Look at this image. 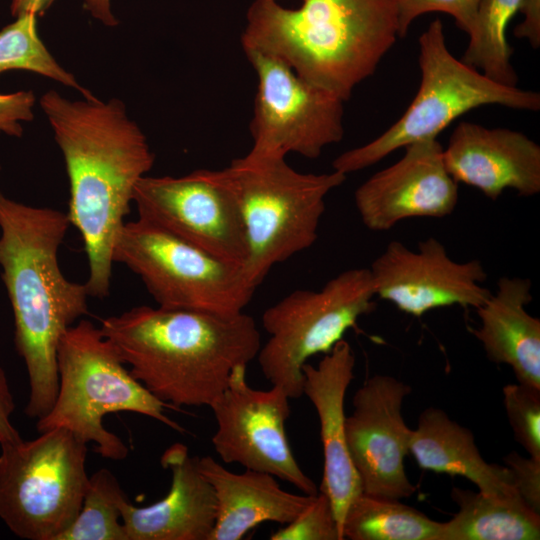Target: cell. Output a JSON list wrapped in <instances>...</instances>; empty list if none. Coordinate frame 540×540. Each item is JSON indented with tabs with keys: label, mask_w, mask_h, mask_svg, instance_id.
Instances as JSON below:
<instances>
[{
	"label": "cell",
	"mask_w": 540,
	"mask_h": 540,
	"mask_svg": "<svg viewBox=\"0 0 540 540\" xmlns=\"http://www.w3.org/2000/svg\"><path fill=\"white\" fill-rule=\"evenodd\" d=\"M62 152L69 181L70 224L80 233L88 260L89 296L110 293L113 248L138 182L155 155L123 101L91 94L79 100L48 90L39 99Z\"/></svg>",
	"instance_id": "cell-1"
},
{
	"label": "cell",
	"mask_w": 540,
	"mask_h": 540,
	"mask_svg": "<svg viewBox=\"0 0 540 540\" xmlns=\"http://www.w3.org/2000/svg\"><path fill=\"white\" fill-rule=\"evenodd\" d=\"M67 213L27 205L0 192V268L14 317L15 347L29 381L25 414L40 419L58 391L57 350L64 333L88 313L85 283L68 280L58 251Z\"/></svg>",
	"instance_id": "cell-2"
},
{
	"label": "cell",
	"mask_w": 540,
	"mask_h": 540,
	"mask_svg": "<svg viewBox=\"0 0 540 540\" xmlns=\"http://www.w3.org/2000/svg\"><path fill=\"white\" fill-rule=\"evenodd\" d=\"M102 334L129 371L172 408L210 405L237 366L261 347L254 318L244 312H208L137 306L101 320Z\"/></svg>",
	"instance_id": "cell-3"
},
{
	"label": "cell",
	"mask_w": 540,
	"mask_h": 540,
	"mask_svg": "<svg viewBox=\"0 0 540 540\" xmlns=\"http://www.w3.org/2000/svg\"><path fill=\"white\" fill-rule=\"evenodd\" d=\"M398 37L396 0H302L294 9L254 0L241 44L347 101Z\"/></svg>",
	"instance_id": "cell-4"
},
{
	"label": "cell",
	"mask_w": 540,
	"mask_h": 540,
	"mask_svg": "<svg viewBox=\"0 0 540 540\" xmlns=\"http://www.w3.org/2000/svg\"><path fill=\"white\" fill-rule=\"evenodd\" d=\"M58 391L48 413L36 422L39 432L62 428L95 452L123 460L128 447L104 427L103 418L114 412H133L153 418L173 430L184 428L165 414L172 408L152 395L133 377L114 345L99 327L86 319L72 325L57 350Z\"/></svg>",
	"instance_id": "cell-5"
},
{
	"label": "cell",
	"mask_w": 540,
	"mask_h": 540,
	"mask_svg": "<svg viewBox=\"0 0 540 540\" xmlns=\"http://www.w3.org/2000/svg\"><path fill=\"white\" fill-rule=\"evenodd\" d=\"M224 169L246 232L248 257L243 270L257 288L275 265L314 244L325 198L347 175L336 170L299 172L285 155L251 150Z\"/></svg>",
	"instance_id": "cell-6"
},
{
	"label": "cell",
	"mask_w": 540,
	"mask_h": 540,
	"mask_svg": "<svg viewBox=\"0 0 540 540\" xmlns=\"http://www.w3.org/2000/svg\"><path fill=\"white\" fill-rule=\"evenodd\" d=\"M418 62L420 86L404 114L374 140L336 157L333 170L347 175L376 164L399 148L435 139L455 119L483 105L540 109L538 92L499 83L456 59L446 45L439 19L419 37Z\"/></svg>",
	"instance_id": "cell-7"
},
{
	"label": "cell",
	"mask_w": 540,
	"mask_h": 540,
	"mask_svg": "<svg viewBox=\"0 0 540 540\" xmlns=\"http://www.w3.org/2000/svg\"><path fill=\"white\" fill-rule=\"evenodd\" d=\"M87 444L62 428L1 445L0 518L27 540H58L88 486Z\"/></svg>",
	"instance_id": "cell-8"
},
{
	"label": "cell",
	"mask_w": 540,
	"mask_h": 540,
	"mask_svg": "<svg viewBox=\"0 0 540 540\" xmlns=\"http://www.w3.org/2000/svg\"><path fill=\"white\" fill-rule=\"evenodd\" d=\"M369 268H353L331 278L319 291L295 290L268 307L262 325L269 338L257 360L264 377L291 399L303 395V366L328 353L358 319L375 308Z\"/></svg>",
	"instance_id": "cell-9"
},
{
	"label": "cell",
	"mask_w": 540,
	"mask_h": 540,
	"mask_svg": "<svg viewBox=\"0 0 540 540\" xmlns=\"http://www.w3.org/2000/svg\"><path fill=\"white\" fill-rule=\"evenodd\" d=\"M113 262L136 274L159 307L242 313L256 288L243 267L224 261L141 219L125 222Z\"/></svg>",
	"instance_id": "cell-10"
},
{
	"label": "cell",
	"mask_w": 540,
	"mask_h": 540,
	"mask_svg": "<svg viewBox=\"0 0 540 540\" xmlns=\"http://www.w3.org/2000/svg\"><path fill=\"white\" fill-rule=\"evenodd\" d=\"M133 203L138 218L229 263L243 267L248 244L225 169L143 177Z\"/></svg>",
	"instance_id": "cell-11"
},
{
	"label": "cell",
	"mask_w": 540,
	"mask_h": 540,
	"mask_svg": "<svg viewBox=\"0 0 540 540\" xmlns=\"http://www.w3.org/2000/svg\"><path fill=\"white\" fill-rule=\"evenodd\" d=\"M257 77L251 151L316 159L344 136V102L273 56L244 50Z\"/></svg>",
	"instance_id": "cell-12"
},
{
	"label": "cell",
	"mask_w": 540,
	"mask_h": 540,
	"mask_svg": "<svg viewBox=\"0 0 540 540\" xmlns=\"http://www.w3.org/2000/svg\"><path fill=\"white\" fill-rule=\"evenodd\" d=\"M246 370L235 367L226 389L209 407L217 423L211 439L215 452L224 463L271 474L303 494L316 495V484L299 466L288 441L291 398L278 385L252 388Z\"/></svg>",
	"instance_id": "cell-13"
},
{
	"label": "cell",
	"mask_w": 540,
	"mask_h": 540,
	"mask_svg": "<svg viewBox=\"0 0 540 540\" xmlns=\"http://www.w3.org/2000/svg\"><path fill=\"white\" fill-rule=\"evenodd\" d=\"M410 393L408 384L375 374L354 394V409L345 421L346 442L364 493L402 499L416 491L404 468L412 429L402 406Z\"/></svg>",
	"instance_id": "cell-14"
},
{
	"label": "cell",
	"mask_w": 540,
	"mask_h": 540,
	"mask_svg": "<svg viewBox=\"0 0 540 540\" xmlns=\"http://www.w3.org/2000/svg\"><path fill=\"white\" fill-rule=\"evenodd\" d=\"M369 269L376 296L414 317L453 305L476 309L491 295L481 285V261H454L434 237L419 242L418 251L391 241Z\"/></svg>",
	"instance_id": "cell-15"
},
{
	"label": "cell",
	"mask_w": 540,
	"mask_h": 540,
	"mask_svg": "<svg viewBox=\"0 0 540 540\" xmlns=\"http://www.w3.org/2000/svg\"><path fill=\"white\" fill-rule=\"evenodd\" d=\"M404 148L400 160L372 175L355 191L356 209L371 231H388L410 218H442L457 206L458 183L446 169L437 138Z\"/></svg>",
	"instance_id": "cell-16"
},
{
	"label": "cell",
	"mask_w": 540,
	"mask_h": 540,
	"mask_svg": "<svg viewBox=\"0 0 540 540\" xmlns=\"http://www.w3.org/2000/svg\"><path fill=\"white\" fill-rule=\"evenodd\" d=\"M443 159L457 183L497 200L504 190L530 197L540 192V146L519 131L464 121L453 130Z\"/></svg>",
	"instance_id": "cell-17"
},
{
	"label": "cell",
	"mask_w": 540,
	"mask_h": 540,
	"mask_svg": "<svg viewBox=\"0 0 540 540\" xmlns=\"http://www.w3.org/2000/svg\"><path fill=\"white\" fill-rule=\"evenodd\" d=\"M354 367L353 349L344 339L324 354L317 366L308 362L303 366V395L314 406L320 423L324 457L320 491L330 499L340 532L349 504L362 492L345 432V395L354 378Z\"/></svg>",
	"instance_id": "cell-18"
},
{
	"label": "cell",
	"mask_w": 540,
	"mask_h": 540,
	"mask_svg": "<svg viewBox=\"0 0 540 540\" xmlns=\"http://www.w3.org/2000/svg\"><path fill=\"white\" fill-rule=\"evenodd\" d=\"M170 471L171 485L161 500L137 507L121 504L127 540H210L216 523V498L211 484L182 443H174L161 456Z\"/></svg>",
	"instance_id": "cell-19"
},
{
	"label": "cell",
	"mask_w": 540,
	"mask_h": 540,
	"mask_svg": "<svg viewBox=\"0 0 540 540\" xmlns=\"http://www.w3.org/2000/svg\"><path fill=\"white\" fill-rule=\"evenodd\" d=\"M198 467L216 498V523L210 540H240L264 522L287 524L315 495L281 488L271 474L245 469L234 473L211 456L198 457Z\"/></svg>",
	"instance_id": "cell-20"
},
{
	"label": "cell",
	"mask_w": 540,
	"mask_h": 540,
	"mask_svg": "<svg viewBox=\"0 0 540 540\" xmlns=\"http://www.w3.org/2000/svg\"><path fill=\"white\" fill-rule=\"evenodd\" d=\"M529 278L501 277L497 291L476 312L471 332L487 358L511 367L518 383L540 390V320L526 311L532 301Z\"/></svg>",
	"instance_id": "cell-21"
},
{
	"label": "cell",
	"mask_w": 540,
	"mask_h": 540,
	"mask_svg": "<svg viewBox=\"0 0 540 540\" xmlns=\"http://www.w3.org/2000/svg\"><path fill=\"white\" fill-rule=\"evenodd\" d=\"M409 452L423 470L462 476L486 494H517L506 466L481 456L473 433L440 408L429 407L411 430Z\"/></svg>",
	"instance_id": "cell-22"
},
{
	"label": "cell",
	"mask_w": 540,
	"mask_h": 540,
	"mask_svg": "<svg viewBox=\"0 0 540 540\" xmlns=\"http://www.w3.org/2000/svg\"><path fill=\"white\" fill-rule=\"evenodd\" d=\"M459 510L441 522L438 540H538L540 513L518 494H486L453 487Z\"/></svg>",
	"instance_id": "cell-23"
},
{
	"label": "cell",
	"mask_w": 540,
	"mask_h": 540,
	"mask_svg": "<svg viewBox=\"0 0 540 540\" xmlns=\"http://www.w3.org/2000/svg\"><path fill=\"white\" fill-rule=\"evenodd\" d=\"M440 527L400 499L361 492L345 512L341 533L350 540H438Z\"/></svg>",
	"instance_id": "cell-24"
},
{
	"label": "cell",
	"mask_w": 540,
	"mask_h": 540,
	"mask_svg": "<svg viewBox=\"0 0 540 540\" xmlns=\"http://www.w3.org/2000/svg\"><path fill=\"white\" fill-rule=\"evenodd\" d=\"M521 0H480L462 61L487 77L516 86L518 77L510 62L512 50L506 39L509 21Z\"/></svg>",
	"instance_id": "cell-25"
},
{
	"label": "cell",
	"mask_w": 540,
	"mask_h": 540,
	"mask_svg": "<svg viewBox=\"0 0 540 540\" xmlns=\"http://www.w3.org/2000/svg\"><path fill=\"white\" fill-rule=\"evenodd\" d=\"M127 499L110 470H97L89 477L77 516L58 540H127L121 517Z\"/></svg>",
	"instance_id": "cell-26"
},
{
	"label": "cell",
	"mask_w": 540,
	"mask_h": 540,
	"mask_svg": "<svg viewBox=\"0 0 540 540\" xmlns=\"http://www.w3.org/2000/svg\"><path fill=\"white\" fill-rule=\"evenodd\" d=\"M13 70L39 74L76 89L83 96L92 94L53 57L40 38L37 16L32 14L15 17L0 30V75Z\"/></svg>",
	"instance_id": "cell-27"
},
{
	"label": "cell",
	"mask_w": 540,
	"mask_h": 540,
	"mask_svg": "<svg viewBox=\"0 0 540 540\" xmlns=\"http://www.w3.org/2000/svg\"><path fill=\"white\" fill-rule=\"evenodd\" d=\"M503 403L516 441L540 460V390L508 384L503 387Z\"/></svg>",
	"instance_id": "cell-28"
},
{
	"label": "cell",
	"mask_w": 540,
	"mask_h": 540,
	"mask_svg": "<svg viewBox=\"0 0 540 540\" xmlns=\"http://www.w3.org/2000/svg\"><path fill=\"white\" fill-rule=\"evenodd\" d=\"M271 540H343L328 496L319 491L292 521L270 535Z\"/></svg>",
	"instance_id": "cell-29"
},
{
	"label": "cell",
	"mask_w": 540,
	"mask_h": 540,
	"mask_svg": "<svg viewBox=\"0 0 540 540\" xmlns=\"http://www.w3.org/2000/svg\"><path fill=\"white\" fill-rule=\"evenodd\" d=\"M480 0H396L398 35L405 37L414 19L430 12L451 15L468 35L474 26Z\"/></svg>",
	"instance_id": "cell-30"
},
{
	"label": "cell",
	"mask_w": 540,
	"mask_h": 540,
	"mask_svg": "<svg viewBox=\"0 0 540 540\" xmlns=\"http://www.w3.org/2000/svg\"><path fill=\"white\" fill-rule=\"evenodd\" d=\"M517 494L534 511L540 513V460L511 452L503 457Z\"/></svg>",
	"instance_id": "cell-31"
},
{
	"label": "cell",
	"mask_w": 540,
	"mask_h": 540,
	"mask_svg": "<svg viewBox=\"0 0 540 540\" xmlns=\"http://www.w3.org/2000/svg\"><path fill=\"white\" fill-rule=\"evenodd\" d=\"M36 98L31 90L0 93V133L12 137L23 135V123L34 118Z\"/></svg>",
	"instance_id": "cell-32"
},
{
	"label": "cell",
	"mask_w": 540,
	"mask_h": 540,
	"mask_svg": "<svg viewBox=\"0 0 540 540\" xmlns=\"http://www.w3.org/2000/svg\"><path fill=\"white\" fill-rule=\"evenodd\" d=\"M15 409L14 398L5 371L0 366V446L21 440L11 416Z\"/></svg>",
	"instance_id": "cell-33"
},
{
	"label": "cell",
	"mask_w": 540,
	"mask_h": 540,
	"mask_svg": "<svg viewBox=\"0 0 540 540\" xmlns=\"http://www.w3.org/2000/svg\"><path fill=\"white\" fill-rule=\"evenodd\" d=\"M518 11L524 15L515 27L517 38L527 39L533 48L540 46V0H521Z\"/></svg>",
	"instance_id": "cell-34"
},
{
	"label": "cell",
	"mask_w": 540,
	"mask_h": 540,
	"mask_svg": "<svg viewBox=\"0 0 540 540\" xmlns=\"http://www.w3.org/2000/svg\"><path fill=\"white\" fill-rule=\"evenodd\" d=\"M84 8L89 14L108 27H115L118 19L112 12L111 0H83Z\"/></svg>",
	"instance_id": "cell-35"
},
{
	"label": "cell",
	"mask_w": 540,
	"mask_h": 540,
	"mask_svg": "<svg viewBox=\"0 0 540 540\" xmlns=\"http://www.w3.org/2000/svg\"><path fill=\"white\" fill-rule=\"evenodd\" d=\"M54 1L55 0H12L11 14L13 17L26 14L35 16L43 15Z\"/></svg>",
	"instance_id": "cell-36"
},
{
	"label": "cell",
	"mask_w": 540,
	"mask_h": 540,
	"mask_svg": "<svg viewBox=\"0 0 540 540\" xmlns=\"http://www.w3.org/2000/svg\"><path fill=\"white\" fill-rule=\"evenodd\" d=\"M279 1V0H278Z\"/></svg>",
	"instance_id": "cell-37"
}]
</instances>
